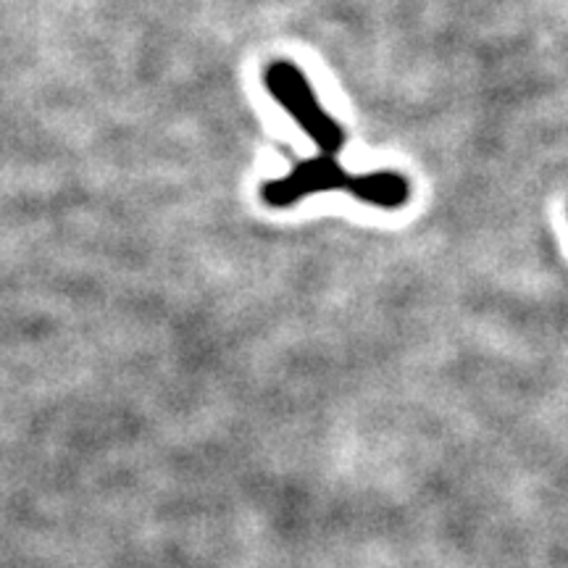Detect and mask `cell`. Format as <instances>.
Returning <instances> with one entry per match:
<instances>
[{
    "label": "cell",
    "mask_w": 568,
    "mask_h": 568,
    "mask_svg": "<svg viewBox=\"0 0 568 568\" xmlns=\"http://www.w3.org/2000/svg\"><path fill=\"white\" fill-rule=\"evenodd\" d=\"M264 84L268 95L282 105L290 116L301 124V130L316 142L322 153L337 155L345 145V132L329 113L324 111L322 101L311 88L308 77L295 67L293 61H272L264 71Z\"/></svg>",
    "instance_id": "cell-1"
},
{
    "label": "cell",
    "mask_w": 568,
    "mask_h": 568,
    "mask_svg": "<svg viewBox=\"0 0 568 568\" xmlns=\"http://www.w3.org/2000/svg\"><path fill=\"white\" fill-rule=\"evenodd\" d=\"M351 174L345 172L337 155L318 153L314 159L297 163L290 174L280 180H268L261 184V201L268 209H290V205L305 201L311 195L332 193V190H347Z\"/></svg>",
    "instance_id": "cell-2"
},
{
    "label": "cell",
    "mask_w": 568,
    "mask_h": 568,
    "mask_svg": "<svg viewBox=\"0 0 568 568\" xmlns=\"http://www.w3.org/2000/svg\"><path fill=\"white\" fill-rule=\"evenodd\" d=\"M345 193H351L368 205H376V209L393 211L408 203L410 184L406 176L397 172H368L351 176Z\"/></svg>",
    "instance_id": "cell-3"
}]
</instances>
